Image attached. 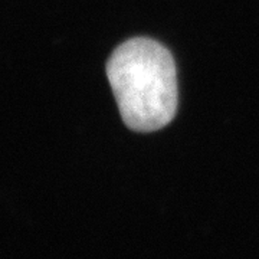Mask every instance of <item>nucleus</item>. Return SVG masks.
Masks as SVG:
<instances>
[{
	"mask_svg": "<svg viewBox=\"0 0 259 259\" xmlns=\"http://www.w3.org/2000/svg\"><path fill=\"white\" fill-rule=\"evenodd\" d=\"M105 69L130 130L153 133L173 121L179 102L177 75L166 47L150 37H133L115 48Z\"/></svg>",
	"mask_w": 259,
	"mask_h": 259,
	"instance_id": "f257e3e1",
	"label": "nucleus"
}]
</instances>
